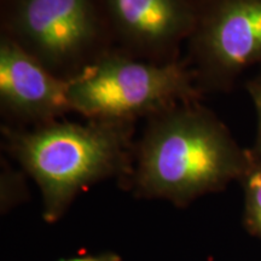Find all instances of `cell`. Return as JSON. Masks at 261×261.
Returning <instances> with one entry per match:
<instances>
[{"label":"cell","mask_w":261,"mask_h":261,"mask_svg":"<svg viewBox=\"0 0 261 261\" xmlns=\"http://www.w3.org/2000/svg\"><path fill=\"white\" fill-rule=\"evenodd\" d=\"M249 151L200 100L146 119L129 180L139 196L187 204L242 177Z\"/></svg>","instance_id":"1"},{"label":"cell","mask_w":261,"mask_h":261,"mask_svg":"<svg viewBox=\"0 0 261 261\" xmlns=\"http://www.w3.org/2000/svg\"><path fill=\"white\" fill-rule=\"evenodd\" d=\"M56 120L21 128L2 123V145L37 181L44 218L55 221L81 190L110 177L129 179L136 121Z\"/></svg>","instance_id":"2"},{"label":"cell","mask_w":261,"mask_h":261,"mask_svg":"<svg viewBox=\"0 0 261 261\" xmlns=\"http://www.w3.org/2000/svg\"><path fill=\"white\" fill-rule=\"evenodd\" d=\"M0 34L68 81L115 48L103 0H0Z\"/></svg>","instance_id":"3"},{"label":"cell","mask_w":261,"mask_h":261,"mask_svg":"<svg viewBox=\"0 0 261 261\" xmlns=\"http://www.w3.org/2000/svg\"><path fill=\"white\" fill-rule=\"evenodd\" d=\"M201 97L184 58L160 64L117 48L69 80L71 112L85 119L137 122Z\"/></svg>","instance_id":"4"},{"label":"cell","mask_w":261,"mask_h":261,"mask_svg":"<svg viewBox=\"0 0 261 261\" xmlns=\"http://www.w3.org/2000/svg\"><path fill=\"white\" fill-rule=\"evenodd\" d=\"M187 62L200 92H226L261 62V0H196Z\"/></svg>","instance_id":"5"},{"label":"cell","mask_w":261,"mask_h":261,"mask_svg":"<svg viewBox=\"0 0 261 261\" xmlns=\"http://www.w3.org/2000/svg\"><path fill=\"white\" fill-rule=\"evenodd\" d=\"M103 2L117 50L160 64L181 60L195 27L196 0Z\"/></svg>","instance_id":"6"},{"label":"cell","mask_w":261,"mask_h":261,"mask_svg":"<svg viewBox=\"0 0 261 261\" xmlns=\"http://www.w3.org/2000/svg\"><path fill=\"white\" fill-rule=\"evenodd\" d=\"M0 112L3 123L29 128L63 119L71 112L69 81L0 34Z\"/></svg>","instance_id":"7"},{"label":"cell","mask_w":261,"mask_h":261,"mask_svg":"<svg viewBox=\"0 0 261 261\" xmlns=\"http://www.w3.org/2000/svg\"><path fill=\"white\" fill-rule=\"evenodd\" d=\"M241 180L246 192L247 223L261 236V158L253 150L249 151V161Z\"/></svg>","instance_id":"8"},{"label":"cell","mask_w":261,"mask_h":261,"mask_svg":"<svg viewBox=\"0 0 261 261\" xmlns=\"http://www.w3.org/2000/svg\"><path fill=\"white\" fill-rule=\"evenodd\" d=\"M22 190V179L11 168L5 167L2 175V202L3 205L15 203L18 201Z\"/></svg>","instance_id":"9"},{"label":"cell","mask_w":261,"mask_h":261,"mask_svg":"<svg viewBox=\"0 0 261 261\" xmlns=\"http://www.w3.org/2000/svg\"><path fill=\"white\" fill-rule=\"evenodd\" d=\"M247 91L252 98L256 113V138L253 152L261 158V75L247 84Z\"/></svg>","instance_id":"10"},{"label":"cell","mask_w":261,"mask_h":261,"mask_svg":"<svg viewBox=\"0 0 261 261\" xmlns=\"http://www.w3.org/2000/svg\"><path fill=\"white\" fill-rule=\"evenodd\" d=\"M65 261H120V257L114 255V254H103V255L98 256H86L79 257V259H71Z\"/></svg>","instance_id":"11"}]
</instances>
